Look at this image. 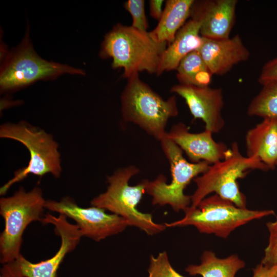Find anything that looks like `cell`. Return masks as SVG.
<instances>
[{"label":"cell","mask_w":277,"mask_h":277,"mask_svg":"<svg viewBox=\"0 0 277 277\" xmlns=\"http://www.w3.org/2000/svg\"><path fill=\"white\" fill-rule=\"evenodd\" d=\"M167 44L154 42L148 32L118 23L105 36L100 55L112 58L113 69L123 68L124 77L143 71L156 74Z\"/></svg>","instance_id":"obj_1"},{"label":"cell","mask_w":277,"mask_h":277,"mask_svg":"<svg viewBox=\"0 0 277 277\" xmlns=\"http://www.w3.org/2000/svg\"><path fill=\"white\" fill-rule=\"evenodd\" d=\"M127 79L121 96L123 120L160 141L167 132L169 120L179 114L176 97L164 100L140 78L138 73Z\"/></svg>","instance_id":"obj_2"},{"label":"cell","mask_w":277,"mask_h":277,"mask_svg":"<svg viewBox=\"0 0 277 277\" xmlns=\"http://www.w3.org/2000/svg\"><path fill=\"white\" fill-rule=\"evenodd\" d=\"M253 170L267 171L269 169L257 157L242 155L238 144L232 143L227 157L210 165L205 172L193 179L196 188L190 195V206L197 207L204 199L214 192L236 206L246 208V197L240 190L238 181Z\"/></svg>","instance_id":"obj_3"},{"label":"cell","mask_w":277,"mask_h":277,"mask_svg":"<svg viewBox=\"0 0 277 277\" xmlns=\"http://www.w3.org/2000/svg\"><path fill=\"white\" fill-rule=\"evenodd\" d=\"M136 166L120 168L107 177V190L93 198L91 205L108 211L125 219L129 226H135L148 235L164 231L165 224L154 222L151 214L139 211L136 206L145 191V180L134 186L129 184L133 176L140 172Z\"/></svg>","instance_id":"obj_4"},{"label":"cell","mask_w":277,"mask_h":277,"mask_svg":"<svg viewBox=\"0 0 277 277\" xmlns=\"http://www.w3.org/2000/svg\"><path fill=\"white\" fill-rule=\"evenodd\" d=\"M0 137L22 143L30 154L28 165L16 171L13 177L1 187V195H5L13 185L23 181L30 174L43 176L50 173L56 178L61 176V154L58 144L51 134L26 122L21 121L2 125Z\"/></svg>","instance_id":"obj_5"},{"label":"cell","mask_w":277,"mask_h":277,"mask_svg":"<svg viewBox=\"0 0 277 277\" xmlns=\"http://www.w3.org/2000/svg\"><path fill=\"white\" fill-rule=\"evenodd\" d=\"M46 202L39 186L29 191L22 186L12 195L1 198L0 214L5 223L0 235L1 263L11 262L21 254L24 231L32 222L42 223Z\"/></svg>","instance_id":"obj_6"},{"label":"cell","mask_w":277,"mask_h":277,"mask_svg":"<svg viewBox=\"0 0 277 277\" xmlns=\"http://www.w3.org/2000/svg\"><path fill=\"white\" fill-rule=\"evenodd\" d=\"M182 219L165 223L166 227L193 226L202 233L226 239L236 228L252 220L274 214L272 210H250L236 206L214 194L204 199L196 207H188Z\"/></svg>","instance_id":"obj_7"},{"label":"cell","mask_w":277,"mask_h":277,"mask_svg":"<svg viewBox=\"0 0 277 277\" xmlns=\"http://www.w3.org/2000/svg\"><path fill=\"white\" fill-rule=\"evenodd\" d=\"M163 152L170 165L171 181L166 183L164 175L155 180H145L146 193L150 195L153 205H169L176 212L184 211L191 205V196L184 190L192 180L205 172L210 164L202 161L197 163L188 162L182 149L167 135L160 141Z\"/></svg>","instance_id":"obj_8"},{"label":"cell","mask_w":277,"mask_h":277,"mask_svg":"<svg viewBox=\"0 0 277 277\" xmlns=\"http://www.w3.org/2000/svg\"><path fill=\"white\" fill-rule=\"evenodd\" d=\"M64 74L84 75L85 73L82 69L42 58L33 49L28 30L18 46L5 56L1 68V90H15Z\"/></svg>","instance_id":"obj_9"},{"label":"cell","mask_w":277,"mask_h":277,"mask_svg":"<svg viewBox=\"0 0 277 277\" xmlns=\"http://www.w3.org/2000/svg\"><path fill=\"white\" fill-rule=\"evenodd\" d=\"M62 214L44 215L42 224H51L61 238V245L51 258L32 263L21 254L13 261L3 264L0 277H56L58 269L66 255L74 250L82 237L76 224L69 223Z\"/></svg>","instance_id":"obj_10"},{"label":"cell","mask_w":277,"mask_h":277,"mask_svg":"<svg viewBox=\"0 0 277 277\" xmlns=\"http://www.w3.org/2000/svg\"><path fill=\"white\" fill-rule=\"evenodd\" d=\"M45 208L74 220L82 236L100 242L108 236L123 232L129 224L122 217L95 206H79L70 196L60 201L46 200Z\"/></svg>","instance_id":"obj_11"},{"label":"cell","mask_w":277,"mask_h":277,"mask_svg":"<svg viewBox=\"0 0 277 277\" xmlns=\"http://www.w3.org/2000/svg\"><path fill=\"white\" fill-rule=\"evenodd\" d=\"M170 92L184 99L193 118L204 122L205 130L213 134L223 129L225 121L222 111L224 102L221 88L179 84L172 87Z\"/></svg>","instance_id":"obj_12"},{"label":"cell","mask_w":277,"mask_h":277,"mask_svg":"<svg viewBox=\"0 0 277 277\" xmlns=\"http://www.w3.org/2000/svg\"><path fill=\"white\" fill-rule=\"evenodd\" d=\"M212 134L205 129L201 132H191L182 122L173 125L167 132L168 137L185 152L190 162L204 161L210 165L224 160L231 151L225 143L216 142Z\"/></svg>","instance_id":"obj_13"},{"label":"cell","mask_w":277,"mask_h":277,"mask_svg":"<svg viewBox=\"0 0 277 277\" xmlns=\"http://www.w3.org/2000/svg\"><path fill=\"white\" fill-rule=\"evenodd\" d=\"M238 3L237 0L195 1L190 17L200 23V35L211 39L229 38Z\"/></svg>","instance_id":"obj_14"},{"label":"cell","mask_w":277,"mask_h":277,"mask_svg":"<svg viewBox=\"0 0 277 277\" xmlns=\"http://www.w3.org/2000/svg\"><path fill=\"white\" fill-rule=\"evenodd\" d=\"M203 38L199 51L213 75H223L249 58L250 52L238 34L224 39Z\"/></svg>","instance_id":"obj_15"},{"label":"cell","mask_w":277,"mask_h":277,"mask_svg":"<svg viewBox=\"0 0 277 277\" xmlns=\"http://www.w3.org/2000/svg\"><path fill=\"white\" fill-rule=\"evenodd\" d=\"M247 156L255 157L269 170L277 163V116L264 118L249 129L245 137Z\"/></svg>","instance_id":"obj_16"},{"label":"cell","mask_w":277,"mask_h":277,"mask_svg":"<svg viewBox=\"0 0 277 277\" xmlns=\"http://www.w3.org/2000/svg\"><path fill=\"white\" fill-rule=\"evenodd\" d=\"M200 23L191 18L177 32L173 41L164 52L156 75L176 70L181 60L192 51L199 50L204 38L200 33Z\"/></svg>","instance_id":"obj_17"},{"label":"cell","mask_w":277,"mask_h":277,"mask_svg":"<svg viewBox=\"0 0 277 277\" xmlns=\"http://www.w3.org/2000/svg\"><path fill=\"white\" fill-rule=\"evenodd\" d=\"M194 0H168L156 27L148 32L150 37L160 44H171L178 31L190 16Z\"/></svg>","instance_id":"obj_18"},{"label":"cell","mask_w":277,"mask_h":277,"mask_svg":"<svg viewBox=\"0 0 277 277\" xmlns=\"http://www.w3.org/2000/svg\"><path fill=\"white\" fill-rule=\"evenodd\" d=\"M199 265H190L185 271L190 275L202 277H235L236 273L245 266V263L236 254L220 258L210 250H205Z\"/></svg>","instance_id":"obj_19"},{"label":"cell","mask_w":277,"mask_h":277,"mask_svg":"<svg viewBox=\"0 0 277 277\" xmlns=\"http://www.w3.org/2000/svg\"><path fill=\"white\" fill-rule=\"evenodd\" d=\"M176 70V77L180 84L183 85L208 86L213 75L199 50L185 56Z\"/></svg>","instance_id":"obj_20"},{"label":"cell","mask_w":277,"mask_h":277,"mask_svg":"<svg viewBox=\"0 0 277 277\" xmlns=\"http://www.w3.org/2000/svg\"><path fill=\"white\" fill-rule=\"evenodd\" d=\"M247 114L263 118L277 116V81L263 86L262 90L250 102Z\"/></svg>","instance_id":"obj_21"},{"label":"cell","mask_w":277,"mask_h":277,"mask_svg":"<svg viewBox=\"0 0 277 277\" xmlns=\"http://www.w3.org/2000/svg\"><path fill=\"white\" fill-rule=\"evenodd\" d=\"M148 277H185L176 272L171 265L167 253L163 251L154 257H150Z\"/></svg>","instance_id":"obj_22"},{"label":"cell","mask_w":277,"mask_h":277,"mask_svg":"<svg viewBox=\"0 0 277 277\" xmlns=\"http://www.w3.org/2000/svg\"><path fill=\"white\" fill-rule=\"evenodd\" d=\"M266 226L269 232L268 243L261 263L271 267L277 264V216L274 221L267 222Z\"/></svg>","instance_id":"obj_23"},{"label":"cell","mask_w":277,"mask_h":277,"mask_svg":"<svg viewBox=\"0 0 277 277\" xmlns=\"http://www.w3.org/2000/svg\"><path fill=\"white\" fill-rule=\"evenodd\" d=\"M124 7L132 16L131 26L140 31L147 32L148 26L145 13V1L128 0L125 3Z\"/></svg>","instance_id":"obj_24"},{"label":"cell","mask_w":277,"mask_h":277,"mask_svg":"<svg viewBox=\"0 0 277 277\" xmlns=\"http://www.w3.org/2000/svg\"><path fill=\"white\" fill-rule=\"evenodd\" d=\"M277 81V57L269 60L263 66L258 78V82L262 86Z\"/></svg>","instance_id":"obj_25"},{"label":"cell","mask_w":277,"mask_h":277,"mask_svg":"<svg viewBox=\"0 0 277 277\" xmlns=\"http://www.w3.org/2000/svg\"><path fill=\"white\" fill-rule=\"evenodd\" d=\"M164 1L162 0H151L149 2L150 14L153 18L160 20L163 10L162 5Z\"/></svg>","instance_id":"obj_26"},{"label":"cell","mask_w":277,"mask_h":277,"mask_svg":"<svg viewBox=\"0 0 277 277\" xmlns=\"http://www.w3.org/2000/svg\"><path fill=\"white\" fill-rule=\"evenodd\" d=\"M273 271V266L267 267L261 263L253 269L252 277H270Z\"/></svg>","instance_id":"obj_27"},{"label":"cell","mask_w":277,"mask_h":277,"mask_svg":"<svg viewBox=\"0 0 277 277\" xmlns=\"http://www.w3.org/2000/svg\"><path fill=\"white\" fill-rule=\"evenodd\" d=\"M273 266V271L270 277H277V264Z\"/></svg>","instance_id":"obj_28"},{"label":"cell","mask_w":277,"mask_h":277,"mask_svg":"<svg viewBox=\"0 0 277 277\" xmlns=\"http://www.w3.org/2000/svg\"><path fill=\"white\" fill-rule=\"evenodd\" d=\"M276 166H277V163H276Z\"/></svg>","instance_id":"obj_29"}]
</instances>
